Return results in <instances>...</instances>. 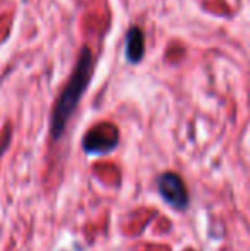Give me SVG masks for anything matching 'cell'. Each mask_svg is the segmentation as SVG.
Segmentation results:
<instances>
[{"mask_svg": "<svg viewBox=\"0 0 250 251\" xmlns=\"http://www.w3.org/2000/svg\"><path fill=\"white\" fill-rule=\"evenodd\" d=\"M91 75H93V53L87 47H84L79 53V58H77L76 67H74L65 87L58 94L54 109H52L50 133L54 140H60V137L63 135L70 116L74 115L81 98L84 96V91L89 86Z\"/></svg>", "mask_w": 250, "mask_h": 251, "instance_id": "6da1fadb", "label": "cell"}, {"mask_svg": "<svg viewBox=\"0 0 250 251\" xmlns=\"http://www.w3.org/2000/svg\"><path fill=\"white\" fill-rule=\"evenodd\" d=\"M156 188L165 203L170 205L173 210H187L190 205V195L184 178L178 173L165 171L158 176Z\"/></svg>", "mask_w": 250, "mask_h": 251, "instance_id": "7a4b0ae2", "label": "cell"}, {"mask_svg": "<svg viewBox=\"0 0 250 251\" xmlns=\"http://www.w3.org/2000/svg\"><path fill=\"white\" fill-rule=\"evenodd\" d=\"M118 130L110 123H101L89 130L83 139V149L89 155H105L117 149Z\"/></svg>", "mask_w": 250, "mask_h": 251, "instance_id": "3957f363", "label": "cell"}, {"mask_svg": "<svg viewBox=\"0 0 250 251\" xmlns=\"http://www.w3.org/2000/svg\"><path fill=\"white\" fill-rule=\"evenodd\" d=\"M146 51V36L140 26H130L125 34V58L130 63H139Z\"/></svg>", "mask_w": 250, "mask_h": 251, "instance_id": "277c9868", "label": "cell"}]
</instances>
